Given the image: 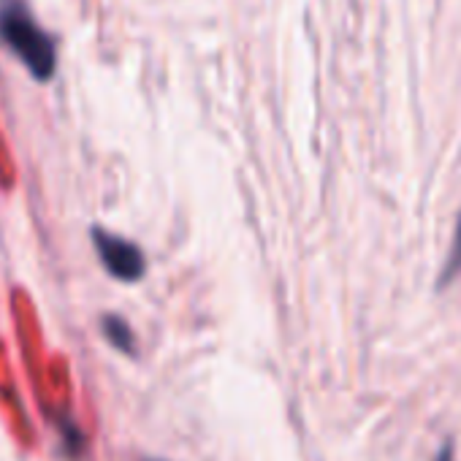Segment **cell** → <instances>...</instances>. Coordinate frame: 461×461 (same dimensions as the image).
Segmentation results:
<instances>
[{"label":"cell","instance_id":"cell-1","mask_svg":"<svg viewBox=\"0 0 461 461\" xmlns=\"http://www.w3.org/2000/svg\"><path fill=\"white\" fill-rule=\"evenodd\" d=\"M0 39L36 82H50L58 68L55 39L39 25L25 0H0Z\"/></svg>","mask_w":461,"mask_h":461},{"label":"cell","instance_id":"cell-2","mask_svg":"<svg viewBox=\"0 0 461 461\" xmlns=\"http://www.w3.org/2000/svg\"><path fill=\"white\" fill-rule=\"evenodd\" d=\"M93 242H95V253L104 264V269L120 280V283H139L147 272V258L141 253V248L131 240H122L112 230L104 228H93Z\"/></svg>","mask_w":461,"mask_h":461},{"label":"cell","instance_id":"cell-3","mask_svg":"<svg viewBox=\"0 0 461 461\" xmlns=\"http://www.w3.org/2000/svg\"><path fill=\"white\" fill-rule=\"evenodd\" d=\"M101 329H104V337H106V342H109L112 348H117V350L125 353V356H133V353H136L133 329H131L120 315H104Z\"/></svg>","mask_w":461,"mask_h":461},{"label":"cell","instance_id":"cell-4","mask_svg":"<svg viewBox=\"0 0 461 461\" xmlns=\"http://www.w3.org/2000/svg\"><path fill=\"white\" fill-rule=\"evenodd\" d=\"M461 275V212L456 217V230H453V245H450V253L442 264V272L437 277V291L447 288L456 277Z\"/></svg>","mask_w":461,"mask_h":461},{"label":"cell","instance_id":"cell-5","mask_svg":"<svg viewBox=\"0 0 461 461\" xmlns=\"http://www.w3.org/2000/svg\"><path fill=\"white\" fill-rule=\"evenodd\" d=\"M439 461H450V447H445V450H442V456H439Z\"/></svg>","mask_w":461,"mask_h":461},{"label":"cell","instance_id":"cell-6","mask_svg":"<svg viewBox=\"0 0 461 461\" xmlns=\"http://www.w3.org/2000/svg\"><path fill=\"white\" fill-rule=\"evenodd\" d=\"M147 461H160V458H147Z\"/></svg>","mask_w":461,"mask_h":461}]
</instances>
